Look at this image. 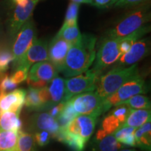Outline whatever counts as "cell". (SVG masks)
Masks as SVG:
<instances>
[{"label":"cell","mask_w":151,"mask_h":151,"mask_svg":"<svg viewBox=\"0 0 151 151\" xmlns=\"http://www.w3.org/2000/svg\"><path fill=\"white\" fill-rule=\"evenodd\" d=\"M65 103L63 102V101H61V102L58 104L54 106H52L51 109H49L48 113L50 115V116L53 117V118H56V117L58 116V114L61 112V111L63 109L64 106H65Z\"/></svg>","instance_id":"obj_38"},{"label":"cell","mask_w":151,"mask_h":151,"mask_svg":"<svg viewBox=\"0 0 151 151\" xmlns=\"http://www.w3.org/2000/svg\"><path fill=\"white\" fill-rule=\"evenodd\" d=\"M3 74H4V73H2V74L0 75V82H1V76H2Z\"/></svg>","instance_id":"obj_45"},{"label":"cell","mask_w":151,"mask_h":151,"mask_svg":"<svg viewBox=\"0 0 151 151\" xmlns=\"http://www.w3.org/2000/svg\"><path fill=\"white\" fill-rule=\"evenodd\" d=\"M18 85L11 80V77L6 74H3L0 82V92L8 93L16 88Z\"/></svg>","instance_id":"obj_34"},{"label":"cell","mask_w":151,"mask_h":151,"mask_svg":"<svg viewBox=\"0 0 151 151\" xmlns=\"http://www.w3.org/2000/svg\"><path fill=\"white\" fill-rule=\"evenodd\" d=\"M29 69L24 67H16L14 69V73L11 76V78L15 83L18 85L25 81L27 78Z\"/></svg>","instance_id":"obj_35"},{"label":"cell","mask_w":151,"mask_h":151,"mask_svg":"<svg viewBox=\"0 0 151 151\" xmlns=\"http://www.w3.org/2000/svg\"><path fill=\"white\" fill-rule=\"evenodd\" d=\"M77 116V114L73 111V109L69 101H67L64 106L63 109L58 116L56 117V120L59 124L60 127L67 125L69 122Z\"/></svg>","instance_id":"obj_30"},{"label":"cell","mask_w":151,"mask_h":151,"mask_svg":"<svg viewBox=\"0 0 151 151\" xmlns=\"http://www.w3.org/2000/svg\"><path fill=\"white\" fill-rule=\"evenodd\" d=\"M48 48L46 41L36 39L21 59L14 64V69L21 67L29 69L34 64L48 60Z\"/></svg>","instance_id":"obj_11"},{"label":"cell","mask_w":151,"mask_h":151,"mask_svg":"<svg viewBox=\"0 0 151 151\" xmlns=\"http://www.w3.org/2000/svg\"><path fill=\"white\" fill-rule=\"evenodd\" d=\"M111 1V0H92L91 4L99 8H104L108 6Z\"/></svg>","instance_id":"obj_39"},{"label":"cell","mask_w":151,"mask_h":151,"mask_svg":"<svg viewBox=\"0 0 151 151\" xmlns=\"http://www.w3.org/2000/svg\"><path fill=\"white\" fill-rule=\"evenodd\" d=\"M20 0H9V2H10L11 4H13V5H16L17 3L18 2V1H20Z\"/></svg>","instance_id":"obj_41"},{"label":"cell","mask_w":151,"mask_h":151,"mask_svg":"<svg viewBox=\"0 0 151 151\" xmlns=\"http://www.w3.org/2000/svg\"><path fill=\"white\" fill-rule=\"evenodd\" d=\"M121 104L127 105L130 109H150V101L148 97L142 94H136L126 99Z\"/></svg>","instance_id":"obj_28"},{"label":"cell","mask_w":151,"mask_h":151,"mask_svg":"<svg viewBox=\"0 0 151 151\" xmlns=\"http://www.w3.org/2000/svg\"><path fill=\"white\" fill-rule=\"evenodd\" d=\"M35 142L39 145V146H45L50 143V139H52V136L48 131L42 130L34 133Z\"/></svg>","instance_id":"obj_36"},{"label":"cell","mask_w":151,"mask_h":151,"mask_svg":"<svg viewBox=\"0 0 151 151\" xmlns=\"http://www.w3.org/2000/svg\"><path fill=\"white\" fill-rule=\"evenodd\" d=\"M39 1L20 0L15 5L14 10L9 20V31L11 37H15L22 26L29 20Z\"/></svg>","instance_id":"obj_10"},{"label":"cell","mask_w":151,"mask_h":151,"mask_svg":"<svg viewBox=\"0 0 151 151\" xmlns=\"http://www.w3.org/2000/svg\"><path fill=\"white\" fill-rule=\"evenodd\" d=\"M118 1H119V0H111L110 4H109L108 6H109H109H113V4H114L115 3H116Z\"/></svg>","instance_id":"obj_42"},{"label":"cell","mask_w":151,"mask_h":151,"mask_svg":"<svg viewBox=\"0 0 151 151\" xmlns=\"http://www.w3.org/2000/svg\"><path fill=\"white\" fill-rule=\"evenodd\" d=\"M20 113V111H15L0 112V130L19 131L22 127V122L19 118Z\"/></svg>","instance_id":"obj_18"},{"label":"cell","mask_w":151,"mask_h":151,"mask_svg":"<svg viewBox=\"0 0 151 151\" xmlns=\"http://www.w3.org/2000/svg\"><path fill=\"white\" fill-rule=\"evenodd\" d=\"M137 128L122 126L113 134L116 140L124 146L136 147L134 132Z\"/></svg>","instance_id":"obj_23"},{"label":"cell","mask_w":151,"mask_h":151,"mask_svg":"<svg viewBox=\"0 0 151 151\" xmlns=\"http://www.w3.org/2000/svg\"><path fill=\"white\" fill-rule=\"evenodd\" d=\"M124 148V145L116 140L113 134H108L101 139H92L91 151H119Z\"/></svg>","instance_id":"obj_17"},{"label":"cell","mask_w":151,"mask_h":151,"mask_svg":"<svg viewBox=\"0 0 151 151\" xmlns=\"http://www.w3.org/2000/svg\"><path fill=\"white\" fill-rule=\"evenodd\" d=\"M150 20V12L148 7H141L130 13L120 20L112 29H109L106 37L121 39L146 25Z\"/></svg>","instance_id":"obj_4"},{"label":"cell","mask_w":151,"mask_h":151,"mask_svg":"<svg viewBox=\"0 0 151 151\" xmlns=\"http://www.w3.org/2000/svg\"><path fill=\"white\" fill-rule=\"evenodd\" d=\"M139 74L137 64L129 67H116L99 77L97 84V92L101 97L106 98L131 79Z\"/></svg>","instance_id":"obj_3"},{"label":"cell","mask_w":151,"mask_h":151,"mask_svg":"<svg viewBox=\"0 0 151 151\" xmlns=\"http://www.w3.org/2000/svg\"><path fill=\"white\" fill-rule=\"evenodd\" d=\"M47 88L50 97V104L52 108L63 100L65 89V80L61 77L56 76L49 83Z\"/></svg>","instance_id":"obj_21"},{"label":"cell","mask_w":151,"mask_h":151,"mask_svg":"<svg viewBox=\"0 0 151 151\" xmlns=\"http://www.w3.org/2000/svg\"><path fill=\"white\" fill-rule=\"evenodd\" d=\"M39 88L29 87L26 91L24 104L30 111H42L43 106L39 97Z\"/></svg>","instance_id":"obj_26"},{"label":"cell","mask_w":151,"mask_h":151,"mask_svg":"<svg viewBox=\"0 0 151 151\" xmlns=\"http://www.w3.org/2000/svg\"><path fill=\"white\" fill-rule=\"evenodd\" d=\"M150 52V43L148 39L138 40L132 45L127 52L122 55L117 60L116 67H126L137 64Z\"/></svg>","instance_id":"obj_12"},{"label":"cell","mask_w":151,"mask_h":151,"mask_svg":"<svg viewBox=\"0 0 151 151\" xmlns=\"http://www.w3.org/2000/svg\"><path fill=\"white\" fill-rule=\"evenodd\" d=\"M71 46V43L58 35L50 43L48 48V61L53 64L59 71L63 67L66 56Z\"/></svg>","instance_id":"obj_14"},{"label":"cell","mask_w":151,"mask_h":151,"mask_svg":"<svg viewBox=\"0 0 151 151\" xmlns=\"http://www.w3.org/2000/svg\"><path fill=\"white\" fill-rule=\"evenodd\" d=\"M95 115H78L64 127H60L55 139L72 151H84L97 122Z\"/></svg>","instance_id":"obj_2"},{"label":"cell","mask_w":151,"mask_h":151,"mask_svg":"<svg viewBox=\"0 0 151 151\" xmlns=\"http://www.w3.org/2000/svg\"><path fill=\"white\" fill-rule=\"evenodd\" d=\"M119 151H137L136 149H121Z\"/></svg>","instance_id":"obj_43"},{"label":"cell","mask_w":151,"mask_h":151,"mask_svg":"<svg viewBox=\"0 0 151 151\" xmlns=\"http://www.w3.org/2000/svg\"><path fill=\"white\" fill-rule=\"evenodd\" d=\"M136 146L142 150L150 151L151 148V122H146L134 132Z\"/></svg>","instance_id":"obj_19"},{"label":"cell","mask_w":151,"mask_h":151,"mask_svg":"<svg viewBox=\"0 0 151 151\" xmlns=\"http://www.w3.org/2000/svg\"><path fill=\"white\" fill-rule=\"evenodd\" d=\"M29 131L35 132L46 130L52 136V138H55L60 129V125L57 120L50 116L48 113H35L29 119Z\"/></svg>","instance_id":"obj_13"},{"label":"cell","mask_w":151,"mask_h":151,"mask_svg":"<svg viewBox=\"0 0 151 151\" xmlns=\"http://www.w3.org/2000/svg\"><path fill=\"white\" fill-rule=\"evenodd\" d=\"M71 1H73V2H76V3H78V4H82V3L90 4L89 1H87V0H71Z\"/></svg>","instance_id":"obj_40"},{"label":"cell","mask_w":151,"mask_h":151,"mask_svg":"<svg viewBox=\"0 0 151 151\" xmlns=\"http://www.w3.org/2000/svg\"><path fill=\"white\" fill-rule=\"evenodd\" d=\"M57 35L65 39L71 44H73L78 40L81 34L78 24H74L71 25H62Z\"/></svg>","instance_id":"obj_27"},{"label":"cell","mask_w":151,"mask_h":151,"mask_svg":"<svg viewBox=\"0 0 151 151\" xmlns=\"http://www.w3.org/2000/svg\"><path fill=\"white\" fill-rule=\"evenodd\" d=\"M13 61L14 56L12 52L7 48H0V73H4Z\"/></svg>","instance_id":"obj_32"},{"label":"cell","mask_w":151,"mask_h":151,"mask_svg":"<svg viewBox=\"0 0 151 151\" xmlns=\"http://www.w3.org/2000/svg\"><path fill=\"white\" fill-rule=\"evenodd\" d=\"M73 111L78 115H95L99 116L104 113V98L97 92L89 91L77 94L69 100Z\"/></svg>","instance_id":"obj_7"},{"label":"cell","mask_w":151,"mask_h":151,"mask_svg":"<svg viewBox=\"0 0 151 151\" xmlns=\"http://www.w3.org/2000/svg\"><path fill=\"white\" fill-rule=\"evenodd\" d=\"M87 1H89V2H90V4H92V0H87Z\"/></svg>","instance_id":"obj_44"},{"label":"cell","mask_w":151,"mask_h":151,"mask_svg":"<svg viewBox=\"0 0 151 151\" xmlns=\"http://www.w3.org/2000/svg\"><path fill=\"white\" fill-rule=\"evenodd\" d=\"M97 38L90 34H83L76 42L71 44L60 72L66 77H72L88 70L96 56Z\"/></svg>","instance_id":"obj_1"},{"label":"cell","mask_w":151,"mask_h":151,"mask_svg":"<svg viewBox=\"0 0 151 151\" xmlns=\"http://www.w3.org/2000/svg\"><path fill=\"white\" fill-rule=\"evenodd\" d=\"M36 142L34 134L22 131L18 132V140L14 151H35Z\"/></svg>","instance_id":"obj_24"},{"label":"cell","mask_w":151,"mask_h":151,"mask_svg":"<svg viewBox=\"0 0 151 151\" xmlns=\"http://www.w3.org/2000/svg\"><path fill=\"white\" fill-rule=\"evenodd\" d=\"M121 125L122 124L118 120V118H116L112 113H110L104 118L99 129L104 132L106 135L113 134L119 127H121Z\"/></svg>","instance_id":"obj_29"},{"label":"cell","mask_w":151,"mask_h":151,"mask_svg":"<svg viewBox=\"0 0 151 151\" xmlns=\"http://www.w3.org/2000/svg\"><path fill=\"white\" fill-rule=\"evenodd\" d=\"M120 39L106 37L100 46L92 70L99 74L104 69L117 62L121 56L119 49Z\"/></svg>","instance_id":"obj_8"},{"label":"cell","mask_w":151,"mask_h":151,"mask_svg":"<svg viewBox=\"0 0 151 151\" xmlns=\"http://www.w3.org/2000/svg\"><path fill=\"white\" fill-rule=\"evenodd\" d=\"M80 4L76 2H71L67 10V13L65 15V21L63 25H71V24H78V15Z\"/></svg>","instance_id":"obj_31"},{"label":"cell","mask_w":151,"mask_h":151,"mask_svg":"<svg viewBox=\"0 0 151 151\" xmlns=\"http://www.w3.org/2000/svg\"><path fill=\"white\" fill-rule=\"evenodd\" d=\"M1 74H2V73H0V75H1Z\"/></svg>","instance_id":"obj_46"},{"label":"cell","mask_w":151,"mask_h":151,"mask_svg":"<svg viewBox=\"0 0 151 151\" xmlns=\"http://www.w3.org/2000/svg\"><path fill=\"white\" fill-rule=\"evenodd\" d=\"M148 88L144 79L141 75L127 81L121 86L116 92L104 98V111L106 112L112 106L120 104L126 99L136 94L146 93Z\"/></svg>","instance_id":"obj_6"},{"label":"cell","mask_w":151,"mask_h":151,"mask_svg":"<svg viewBox=\"0 0 151 151\" xmlns=\"http://www.w3.org/2000/svg\"><path fill=\"white\" fill-rule=\"evenodd\" d=\"M150 30V26L145 25L141 27L140 29H137V31L134 32L133 33L126 36L125 37L120 39V43H119V49H120V54L123 55L127 52L129 48H131L132 45L135 42L143 37V36L148 34Z\"/></svg>","instance_id":"obj_22"},{"label":"cell","mask_w":151,"mask_h":151,"mask_svg":"<svg viewBox=\"0 0 151 151\" xmlns=\"http://www.w3.org/2000/svg\"><path fill=\"white\" fill-rule=\"evenodd\" d=\"M146 1H148V0H119L113 6L114 7H118V8L129 7L141 4L145 2Z\"/></svg>","instance_id":"obj_37"},{"label":"cell","mask_w":151,"mask_h":151,"mask_svg":"<svg viewBox=\"0 0 151 151\" xmlns=\"http://www.w3.org/2000/svg\"><path fill=\"white\" fill-rule=\"evenodd\" d=\"M130 109H131L129 106H127V105L121 104L116 106L115 108L111 111V113H112L116 118H118V120L120 122V123L122 125L124 121H125L128 114H129Z\"/></svg>","instance_id":"obj_33"},{"label":"cell","mask_w":151,"mask_h":151,"mask_svg":"<svg viewBox=\"0 0 151 151\" xmlns=\"http://www.w3.org/2000/svg\"><path fill=\"white\" fill-rule=\"evenodd\" d=\"M26 90L16 89L8 93L0 92V112L6 111H21L24 104Z\"/></svg>","instance_id":"obj_16"},{"label":"cell","mask_w":151,"mask_h":151,"mask_svg":"<svg viewBox=\"0 0 151 151\" xmlns=\"http://www.w3.org/2000/svg\"><path fill=\"white\" fill-rule=\"evenodd\" d=\"M100 76L101 74L90 69L67 79L65 81V96L62 101L66 103L77 94L93 91L97 88Z\"/></svg>","instance_id":"obj_5"},{"label":"cell","mask_w":151,"mask_h":151,"mask_svg":"<svg viewBox=\"0 0 151 151\" xmlns=\"http://www.w3.org/2000/svg\"><path fill=\"white\" fill-rule=\"evenodd\" d=\"M18 132L0 130V151H14L18 140Z\"/></svg>","instance_id":"obj_25"},{"label":"cell","mask_w":151,"mask_h":151,"mask_svg":"<svg viewBox=\"0 0 151 151\" xmlns=\"http://www.w3.org/2000/svg\"><path fill=\"white\" fill-rule=\"evenodd\" d=\"M150 109H131L122 126L138 128L150 120Z\"/></svg>","instance_id":"obj_20"},{"label":"cell","mask_w":151,"mask_h":151,"mask_svg":"<svg viewBox=\"0 0 151 151\" xmlns=\"http://www.w3.org/2000/svg\"><path fill=\"white\" fill-rule=\"evenodd\" d=\"M58 71H59L55 66L48 60L39 62L35 63L32 67L29 72H28L27 78L26 80L50 82L54 78L58 76Z\"/></svg>","instance_id":"obj_15"},{"label":"cell","mask_w":151,"mask_h":151,"mask_svg":"<svg viewBox=\"0 0 151 151\" xmlns=\"http://www.w3.org/2000/svg\"><path fill=\"white\" fill-rule=\"evenodd\" d=\"M15 37L16 39L12 48L14 64L21 59L37 39V29L33 20L31 19L27 20Z\"/></svg>","instance_id":"obj_9"}]
</instances>
